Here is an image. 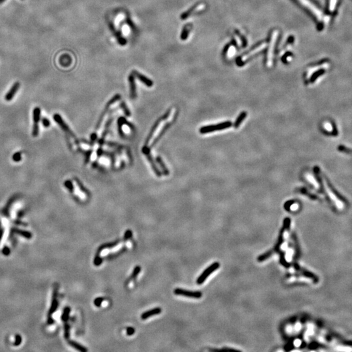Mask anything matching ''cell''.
Segmentation results:
<instances>
[{
    "mask_svg": "<svg viewBox=\"0 0 352 352\" xmlns=\"http://www.w3.org/2000/svg\"><path fill=\"white\" fill-rule=\"evenodd\" d=\"M10 252H11V251H10V249L7 247H5L3 249V253L4 255L5 256H8L9 255Z\"/></svg>",
    "mask_w": 352,
    "mask_h": 352,
    "instance_id": "1f68e13d",
    "label": "cell"
},
{
    "mask_svg": "<svg viewBox=\"0 0 352 352\" xmlns=\"http://www.w3.org/2000/svg\"><path fill=\"white\" fill-rule=\"evenodd\" d=\"M337 0H329V11L331 12H333L335 10V7L337 5Z\"/></svg>",
    "mask_w": 352,
    "mask_h": 352,
    "instance_id": "7402d4cb",
    "label": "cell"
},
{
    "mask_svg": "<svg viewBox=\"0 0 352 352\" xmlns=\"http://www.w3.org/2000/svg\"><path fill=\"white\" fill-rule=\"evenodd\" d=\"M33 119L34 124L33 126L32 135L34 136V137H36V136L39 135V122L40 121V109L39 107H36L33 110Z\"/></svg>",
    "mask_w": 352,
    "mask_h": 352,
    "instance_id": "277c9868",
    "label": "cell"
},
{
    "mask_svg": "<svg viewBox=\"0 0 352 352\" xmlns=\"http://www.w3.org/2000/svg\"><path fill=\"white\" fill-rule=\"evenodd\" d=\"M54 120H55L57 123L58 124H59V125L60 126V127L61 128H62V129L63 130V131H65V132L69 133V134H70L72 136H74V134H73V132H72L71 131V130L69 129V127H68V126L66 125L65 123V121L63 120L62 118H61V116L59 114H55V115H54Z\"/></svg>",
    "mask_w": 352,
    "mask_h": 352,
    "instance_id": "30bf717a",
    "label": "cell"
},
{
    "mask_svg": "<svg viewBox=\"0 0 352 352\" xmlns=\"http://www.w3.org/2000/svg\"><path fill=\"white\" fill-rule=\"evenodd\" d=\"M14 231L16 232V233L21 235L22 236L24 237L25 238H27V239H31L32 237V234L29 231H27L25 230H18V229H15Z\"/></svg>",
    "mask_w": 352,
    "mask_h": 352,
    "instance_id": "d6986e66",
    "label": "cell"
},
{
    "mask_svg": "<svg viewBox=\"0 0 352 352\" xmlns=\"http://www.w3.org/2000/svg\"><path fill=\"white\" fill-rule=\"evenodd\" d=\"M143 153H144V154L147 156V157H148V160L149 161L150 164H151V165L152 166L153 170H154V172H155V173L158 176H160V173L159 171L158 170H157V167L155 165V163H154V162H153V160L152 159V157L151 156V155H150V153H149V150L148 148L146 149V148L144 147V148H143Z\"/></svg>",
    "mask_w": 352,
    "mask_h": 352,
    "instance_id": "9a60e30c",
    "label": "cell"
},
{
    "mask_svg": "<svg viewBox=\"0 0 352 352\" xmlns=\"http://www.w3.org/2000/svg\"><path fill=\"white\" fill-rule=\"evenodd\" d=\"M70 336V326L68 323L65 324V338L68 339Z\"/></svg>",
    "mask_w": 352,
    "mask_h": 352,
    "instance_id": "603a6c76",
    "label": "cell"
},
{
    "mask_svg": "<svg viewBox=\"0 0 352 352\" xmlns=\"http://www.w3.org/2000/svg\"><path fill=\"white\" fill-rule=\"evenodd\" d=\"M232 123L230 121H228L220 123H218L217 125H211L202 127L200 129V132L201 134H206V133H209L214 131H220V130L228 129L229 127H230Z\"/></svg>",
    "mask_w": 352,
    "mask_h": 352,
    "instance_id": "7a4b0ae2",
    "label": "cell"
},
{
    "mask_svg": "<svg viewBox=\"0 0 352 352\" xmlns=\"http://www.w3.org/2000/svg\"><path fill=\"white\" fill-rule=\"evenodd\" d=\"M324 127H325V129H326V131L328 132H332L333 131V126L331 123H325Z\"/></svg>",
    "mask_w": 352,
    "mask_h": 352,
    "instance_id": "4316f807",
    "label": "cell"
},
{
    "mask_svg": "<svg viewBox=\"0 0 352 352\" xmlns=\"http://www.w3.org/2000/svg\"><path fill=\"white\" fill-rule=\"evenodd\" d=\"M42 123H43V125L45 127H49L50 125V122L49 121V119H48L47 118H43Z\"/></svg>",
    "mask_w": 352,
    "mask_h": 352,
    "instance_id": "f546056e",
    "label": "cell"
},
{
    "mask_svg": "<svg viewBox=\"0 0 352 352\" xmlns=\"http://www.w3.org/2000/svg\"><path fill=\"white\" fill-rule=\"evenodd\" d=\"M131 235H132V232H131V231L128 230L127 232H126V234H125V237H126L125 239V240H128V239L129 237H131Z\"/></svg>",
    "mask_w": 352,
    "mask_h": 352,
    "instance_id": "d590c367",
    "label": "cell"
},
{
    "mask_svg": "<svg viewBox=\"0 0 352 352\" xmlns=\"http://www.w3.org/2000/svg\"><path fill=\"white\" fill-rule=\"evenodd\" d=\"M103 300H104L103 298H102V297H98V298L95 299V301H94V304L96 306H98V307L100 306L102 302L103 301Z\"/></svg>",
    "mask_w": 352,
    "mask_h": 352,
    "instance_id": "83f0119b",
    "label": "cell"
},
{
    "mask_svg": "<svg viewBox=\"0 0 352 352\" xmlns=\"http://www.w3.org/2000/svg\"><path fill=\"white\" fill-rule=\"evenodd\" d=\"M174 293L177 295H182L187 297H190V298H195V299H200L202 296L201 293L200 292H192V291H187L184 289L181 288H176L174 290Z\"/></svg>",
    "mask_w": 352,
    "mask_h": 352,
    "instance_id": "5b68a950",
    "label": "cell"
},
{
    "mask_svg": "<svg viewBox=\"0 0 352 352\" xmlns=\"http://www.w3.org/2000/svg\"><path fill=\"white\" fill-rule=\"evenodd\" d=\"M120 98H121L120 95L117 94V95H115V96H114V97H113V98L111 99V101H109V102H108V104H107V108H106V109H105V110L104 111V112L102 113V115H101V118H100V119H99V121H98V124H97V127H96V131H97V130L99 129V127H100V126H101V123H102V119H103L104 116L106 115V114H107V111H108V108L110 107V106H111L112 104H114V102H115L116 101H118L119 99H120Z\"/></svg>",
    "mask_w": 352,
    "mask_h": 352,
    "instance_id": "ba28073f",
    "label": "cell"
},
{
    "mask_svg": "<svg viewBox=\"0 0 352 352\" xmlns=\"http://www.w3.org/2000/svg\"><path fill=\"white\" fill-rule=\"evenodd\" d=\"M20 86V84L19 82H15L14 84L12 85V87L10 89L9 91H8V93L6 94L5 97V99L7 101H11L12 99L13 98V97H15V94L17 93V91H18V89Z\"/></svg>",
    "mask_w": 352,
    "mask_h": 352,
    "instance_id": "9c48e42d",
    "label": "cell"
},
{
    "mask_svg": "<svg viewBox=\"0 0 352 352\" xmlns=\"http://www.w3.org/2000/svg\"><path fill=\"white\" fill-rule=\"evenodd\" d=\"M338 149L340 150L341 151H344V152H346L347 153H352V150L350 149H347L346 148H345L344 146H340L339 148H338Z\"/></svg>",
    "mask_w": 352,
    "mask_h": 352,
    "instance_id": "4dcf8cb0",
    "label": "cell"
},
{
    "mask_svg": "<svg viewBox=\"0 0 352 352\" xmlns=\"http://www.w3.org/2000/svg\"><path fill=\"white\" fill-rule=\"evenodd\" d=\"M69 344L70 346L73 347L74 348H75V349H76L77 350L80 351L86 352L87 351V350L84 346H82V345L76 342H74V341L70 340V341H69Z\"/></svg>",
    "mask_w": 352,
    "mask_h": 352,
    "instance_id": "e0dca14e",
    "label": "cell"
},
{
    "mask_svg": "<svg viewBox=\"0 0 352 352\" xmlns=\"http://www.w3.org/2000/svg\"><path fill=\"white\" fill-rule=\"evenodd\" d=\"M57 289H55V290H54V296H53V299H52V305H51V306H50V309L49 312V317H51V315H52L54 312H56V310L58 307V301H57Z\"/></svg>",
    "mask_w": 352,
    "mask_h": 352,
    "instance_id": "7c38bea8",
    "label": "cell"
},
{
    "mask_svg": "<svg viewBox=\"0 0 352 352\" xmlns=\"http://www.w3.org/2000/svg\"><path fill=\"white\" fill-rule=\"evenodd\" d=\"M169 115H170V110H169V111H168V112H167V113H166V114L165 115L162 116V117H161V118H160V119H159V120L157 121V122H156V123L155 124V125L153 126V129H152V130H151V131L150 132V134H149V135L148 136V139H147V141H146V144H148V142L149 141V140L151 139V138L152 136H153V134H154V132H155V131L156 129L158 128L159 125H160V122H161V121H162V120H165V119H166L167 118V117H168V116Z\"/></svg>",
    "mask_w": 352,
    "mask_h": 352,
    "instance_id": "4fadbf2b",
    "label": "cell"
},
{
    "mask_svg": "<svg viewBox=\"0 0 352 352\" xmlns=\"http://www.w3.org/2000/svg\"><path fill=\"white\" fill-rule=\"evenodd\" d=\"M70 312H71V309L69 308V307H66V308L64 309L63 313L62 314V317H61V319H62V320L64 321V322H66L68 320V319H69Z\"/></svg>",
    "mask_w": 352,
    "mask_h": 352,
    "instance_id": "44dd1931",
    "label": "cell"
},
{
    "mask_svg": "<svg viewBox=\"0 0 352 352\" xmlns=\"http://www.w3.org/2000/svg\"><path fill=\"white\" fill-rule=\"evenodd\" d=\"M219 267H220L219 263L215 262V263H213V264H212L209 266V267H207L203 271V273L200 275L199 277L198 278L197 281H196L198 284H201L204 283L205 281H206V280L207 279L208 276H209L212 273L216 271V270Z\"/></svg>",
    "mask_w": 352,
    "mask_h": 352,
    "instance_id": "3957f363",
    "label": "cell"
},
{
    "mask_svg": "<svg viewBox=\"0 0 352 352\" xmlns=\"http://www.w3.org/2000/svg\"><path fill=\"white\" fill-rule=\"evenodd\" d=\"M3 234V230H0V240H1V237H2V235Z\"/></svg>",
    "mask_w": 352,
    "mask_h": 352,
    "instance_id": "8d00e7d4",
    "label": "cell"
},
{
    "mask_svg": "<svg viewBox=\"0 0 352 352\" xmlns=\"http://www.w3.org/2000/svg\"><path fill=\"white\" fill-rule=\"evenodd\" d=\"M299 1L302 3V4L306 7L307 9H309L310 10V11H311L312 12V14L314 15L316 18H317V19L321 20L322 18V12L320 11L319 9H317L315 6L314 5H312V3H311L309 0H299Z\"/></svg>",
    "mask_w": 352,
    "mask_h": 352,
    "instance_id": "8992f818",
    "label": "cell"
},
{
    "mask_svg": "<svg viewBox=\"0 0 352 352\" xmlns=\"http://www.w3.org/2000/svg\"><path fill=\"white\" fill-rule=\"evenodd\" d=\"M293 203H294V201H292V200H290V201H287V202H286V203L285 204V205H284V207H285V209H289V207H290V206H291L292 204H293Z\"/></svg>",
    "mask_w": 352,
    "mask_h": 352,
    "instance_id": "836d02e7",
    "label": "cell"
},
{
    "mask_svg": "<svg viewBox=\"0 0 352 352\" xmlns=\"http://www.w3.org/2000/svg\"><path fill=\"white\" fill-rule=\"evenodd\" d=\"M65 187L67 188V189L70 190V191H71V192L73 191V184H72L71 181H67V182H65Z\"/></svg>",
    "mask_w": 352,
    "mask_h": 352,
    "instance_id": "f1b7e54d",
    "label": "cell"
},
{
    "mask_svg": "<svg viewBox=\"0 0 352 352\" xmlns=\"http://www.w3.org/2000/svg\"><path fill=\"white\" fill-rule=\"evenodd\" d=\"M247 115V112H242L241 114L238 115V117L237 118L236 120H235L234 124V127L235 129H237L241 125V124L242 123L243 121L244 120V119L246 118Z\"/></svg>",
    "mask_w": 352,
    "mask_h": 352,
    "instance_id": "2e32d148",
    "label": "cell"
},
{
    "mask_svg": "<svg viewBox=\"0 0 352 352\" xmlns=\"http://www.w3.org/2000/svg\"><path fill=\"white\" fill-rule=\"evenodd\" d=\"M129 82L130 84V91H131V97L134 99L136 97V83L134 80V76L132 74H130L129 76Z\"/></svg>",
    "mask_w": 352,
    "mask_h": 352,
    "instance_id": "8fae6325",
    "label": "cell"
},
{
    "mask_svg": "<svg viewBox=\"0 0 352 352\" xmlns=\"http://www.w3.org/2000/svg\"><path fill=\"white\" fill-rule=\"evenodd\" d=\"M134 331H135L134 329V328L129 327V328H127V334H128V335H132V334L134 333Z\"/></svg>",
    "mask_w": 352,
    "mask_h": 352,
    "instance_id": "d6a6232c",
    "label": "cell"
},
{
    "mask_svg": "<svg viewBox=\"0 0 352 352\" xmlns=\"http://www.w3.org/2000/svg\"><path fill=\"white\" fill-rule=\"evenodd\" d=\"M189 32H190V29L189 28V26H184L183 31H182V35H181V39H182V40H185L187 39L188 36H189Z\"/></svg>",
    "mask_w": 352,
    "mask_h": 352,
    "instance_id": "ffe728a7",
    "label": "cell"
},
{
    "mask_svg": "<svg viewBox=\"0 0 352 352\" xmlns=\"http://www.w3.org/2000/svg\"><path fill=\"white\" fill-rule=\"evenodd\" d=\"M140 270H141V269H140V267H139V266H136V267L134 269V271H133V272H132V274L131 275V279L136 278V276H138L140 271Z\"/></svg>",
    "mask_w": 352,
    "mask_h": 352,
    "instance_id": "484cf974",
    "label": "cell"
},
{
    "mask_svg": "<svg viewBox=\"0 0 352 352\" xmlns=\"http://www.w3.org/2000/svg\"><path fill=\"white\" fill-rule=\"evenodd\" d=\"M21 342H22V338L20 337V336H19V335H16V336L15 345H16V346H18V345L21 343Z\"/></svg>",
    "mask_w": 352,
    "mask_h": 352,
    "instance_id": "e575fe53",
    "label": "cell"
},
{
    "mask_svg": "<svg viewBox=\"0 0 352 352\" xmlns=\"http://www.w3.org/2000/svg\"><path fill=\"white\" fill-rule=\"evenodd\" d=\"M156 160H157V162L159 164L160 166V167H161V168H162V170H163V173H165L166 176L168 175L169 172H168V169L166 168V166L165 165V163H164V162L162 161V159L160 158V157H157V158H156Z\"/></svg>",
    "mask_w": 352,
    "mask_h": 352,
    "instance_id": "ac0fdd59",
    "label": "cell"
},
{
    "mask_svg": "<svg viewBox=\"0 0 352 352\" xmlns=\"http://www.w3.org/2000/svg\"><path fill=\"white\" fill-rule=\"evenodd\" d=\"M132 74L134 75V76H136V78H138V79L142 82L143 84H144L145 85H146L147 86L150 87H152L153 85V82L150 80L149 78H148V77L145 76L144 75L140 73L139 72H138L137 71H135L134 70L132 71Z\"/></svg>",
    "mask_w": 352,
    "mask_h": 352,
    "instance_id": "52a82bcc",
    "label": "cell"
},
{
    "mask_svg": "<svg viewBox=\"0 0 352 352\" xmlns=\"http://www.w3.org/2000/svg\"><path fill=\"white\" fill-rule=\"evenodd\" d=\"M121 107L123 110V111L125 112V114H126V115H127V116L131 115V112H130V111L129 110V109L127 107V105L125 104V103L124 102H121Z\"/></svg>",
    "mask_w": 352,
    "mask_h": 352,
    "instance_id": "d4e9b609",
    "label": "cell"
},
{
    "mask_svg": "<svg viewBox=\"0 0 352 352\" xmlns=\"http://www.w3.org/2000/svg\"><path fill=\"white\" fill-rule=\"evenodd\" d=\"M21 159H22V154H21V153H20V152L15 153L12 156V160H13V161H15V162H19V161H20V160H21Z\"/></svg>",
    "mask_w": 352,
    "mask_h": 352,
    "instance_id": "cb8c5ba5",
    "label": "cell"
},
{
    "mask_svg": "<svg viewBox=\"0 0 352 352\" xmlns=\"http://www.w3.org/2000/svg\"><path fill=\"white\" fill-rule=\"evenodd\" d=\"M161 311H162L161 309L158 308V307H157V308H155L153 309L147 311V312H143L142 314L141 317H142V320H146L149 317L153 316L154 315H157V314H159L160 312H161Z\"/></svg>",
    "mask_w": 352,
    "mask_h": 352,
    "instance_id": "5bb4252c",
    "label": "cell"
},
{
    "mask_svg": "<svg viewBox=\"0 0 352 352\" xmlns=\"http://www.w3.org/2000/svg\"><path fill=\"white\" fill-rule=\"evenodd\" d=\"M5 1V0H0V4H1V3H2L3 1Z\"/></svg>",
    "mask_w": 352,
    "mask_h": 352,
    "instance_id": "74e56055",
    "label": "cell"
},
{
    "mask_svg": "<svg viewBox=\"0 0 352 352\" xmlns=\"http://www.w3.org/2000/svg\"><path fill=\"white\" fill-rule=\"evenodd\" d=\"M290 223H291V219H290V218H286L284 220L283 227L281 229V231H280V234H279L277 243H276V245L275 246L274 248H273V249H272V250H270L269 251L266 252V253L261 255L260 256H259L258 258V262H261L265 260V259H268L270 256H271L273 253H274V252H277L279 250L280 247H281V246L282 245V243H283L284 233L285 230H288L289 228H290Z\"/></svg>",
    "mask_w": 352,
    "mask_h": 352,
    "instance_id": "6da1fadb",
    "label": "cell"
}]
</instances>
